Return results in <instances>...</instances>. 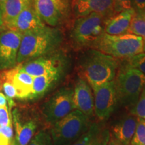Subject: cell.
<instances>
[{
  "mask_svg": "<svg viewBox=\"0 0 145 145\" xmlns=\"http://www.w3.org/2000/svg\"><path fill=\"white\" fill-rule=\"evenodd\" d=\"M107 145H122V144H121V143L117 139H116L112 135L110 136V140H109V142Z\"/></svg>",
  "mask_w": 145,
  "mask_h": 145,
  "instance_id": "cell-33",
  "label": "cell"
},
{
  "mask_svg": "<svg viewBox=\"0 0 145 145\" xmlns=\"http://www.w3.org/2000/svg\"><path fill=\"white\" fill-rule=\"evenodd\" d=\"M60 40L59 33L48 27L23 34L16 62L20 64L40 57L54 48Z\"/></svg>",
  "mask_w": 145,
  "mask_h": 145,
  "instance_id": "cell-2",
  "label": "cell"
},
{
  "mask_svg": "<svg viewBox=\"0 0 145 145\" xmlns=\"http://www.w3.org/2000/svg\"><path fill=\"white\" fill-rule=\"evenodd\" d=\"M144 14H145V11H144Z\"/></svg>",
  "mask_w": 145,
  "mask_h": 145,
  "instance_id": "cell-37",
  "label": "cell"
},
{
  "mask_svg": "<svg viewBox=\"0 0 145 145\" xmlns=\"http://www.w3.org/2000/svg\"><path fill=\"white\" fill-rule=\"evenodd\" d=\"M73 7L80 17L95 13L108 19L119 13L114 0H75Z\"/></svg>",
  "mask_w": 145,
  "mask_h": 145,
  "instance_id": "cell-11",
  "label": "cell"
},
{
  "mask_svg": "<svg viewBox=\"0 0 145 145\" xmlns=\"http://www.w3.org/2000/svg\"><path fill=\"white\" fill-rule=\"evenodd\" d=\"M28 145H52L51 137L48 132L42 130L34 136Z\"/></svg>",
  "mask_w": 145,
  "mask_h": 145,
  "instance_id": "cell-25",
  "label": "cell"
},
{
  "mask_svg": "<svg viewBox=\"0 0 145 145\" xmlns=\"http://www.w3.org/2000/svg\"><path fill=\"white\" fill-rule=\"evenodd\" d=\"M128 33L140 36L145 42V14L144 12L135 13L132 18Z\"/></svg>",
  "mask_w": 145,
  "mask_h": 145,
  "instance_id": "cell-22",
  "label": "cell"
},
{
  "mask_svg": "<svg viewBox=\"0 0 145 145\" xmlns=\"http://www.w3.org/2000/svg\"><path fill=\"white\" fill-rule=\"evenodd\" d=\"M22 34L12 30H6L0 34V69L14 67Z\"/></svg>",
  "mask_w": 145,
  "mask_h": 145,
  "instance_id": "cell-9",
  "label": "cell"
},
{
  "mask_svg": "<svg viewBox=\"0 0 145 145\" xmlns=\"http://www.w3.org/2000/svg\"><path fill=\"white\" fill-rule=\"evenodd\" d=\"M59 77L60 73H53L34 77L31 99L44 95L59 79Z\"/></svg>",
  "mask_w": 145,
  "mask_h": 145,
  "instance_id": "cell-21",
  "label": "cell"
},
{
  "mask_svg": "<svg viewBox=\"0 0 145 145\" xmlns=\"http://www.w3.org/2000/svg\"><path fill=\"white\" fill-rule=\"evenodd\" d=\"M138 117L132 114L127 116L112 128V136L122 145L130 144L137 128Z\"/></svg>",
  "mask_w": 145,
  "mask_h": 145,
  "instance_id": "cell-17",
  "label": "cell"
},
{
  "mask_svg": "<svg viewBox=\"0 0 145 145\" xmlns=\"http://www.w3.org/2000/svg\"><path fill=\"white\" fill-rule=\"evenodd\" d=\"M128 145H132V144H128Z\"/></svg>",
  "mask_w": 145,
  "mask_h": 145,
  "instance_id": "cell-38",
  "label": "cell"
},
{
  "mask_svg": "<svg viewBox=\"0 0 145 145\" xmlns=\"http://www.w3.org/2000/svg\"><path fill=\"white\" fill-rule=\"evenodd\" d=\"M94 112L100 120H107L114 112L118 103L114 80L93 88Z\"/></svg>",
  "mask_w": 145,
  "mask_h": 145,
  "instance_id": "cell-8",
  "label": "cell"
},
{
  "mask_svg": "<svg viewBox=\"0 0 145 145\" xmlns=\"http://www.w3.org/2000/svg\"><path fill=\"white\" fill-rule=\"evenodd\" d=\"M130 144L145 145V119L138 118L137 128Z\"/></svg>",
  "mask_w": 145,
  "mask_h": 145,
  "instance_id": "cell-23",
  "label": "cell"
},
{
  "mask_svg": "<svg viewBox=\"0 0 145 145\" xmlns=\"http://www.w3.org/2000/svg\"><path fill=\"white\" fill-rule=\"evenodd\" d=\"M73 91L75 110L90 117L94 112V97L89 85L82 77H79L76 81Z\"/></svg>",
  "mask_w": 145,
  "mask_h": 145,
  "instance_id": "cell-13",
  "label": "cell"
},
{
  "mask_svg": "<svg viewBox=\"0 0 145 145\" xmlns=\"http://www.w3.org/2000/svg\"><path fill=\"white\" fill-rule=\"evenodd\" d=\"M3 30V22L2 12H1V8H0V30Z\"/></svg>",
  "mask_w": 145,
  "mask_h": 145,
  "instance_id": "cell-34",
  "label": "cell"
},
{
  "mask_svg": "<svg viewBox=\"0 0 145 145\" xmlns=\"http://www.w3.org/2000/svg\"><path fill=\"white\" fill-rule=\"evenodd\" d=\"M132 114L136 116L145 119V86L135 107L132 110Z\"/></svg>",
  "mask_w": 145,
  "mask_h": 145,
  "instance_id": "cell-27",
  "label": "cell"
},
{
  "mask_svg": "<svg viewBox=\"0 0 145 145\" xmlns=\"http://www.w3.org/2000/svg\"><path fill=\"white\" fill-rule=\"evenodd\" d=\"M7 103H8V101H7L5 95L3 93L0 92V108L7 106Z\"/></svg>",
  "mask_w": 145,
  "mask_h": 145,
  "instance_id": "cell-32",
  "label": "cell"
},
{
  "mask_svg": "<svg viewBox=\"0 0 145 145\" xmlns=\"http://www.w3.org/2000/svg\"><path fill=\"white\" fill-rule=\"evenodd\" d=\"M145 52V42H144V52Z\"/></svg>",
  "mask_w": 145,
  "mask_h": 145,
  "instance_id": "cell-36",
  "label": "cell"
},
{
  "mask_svg": "<svg viewBox=\"0 0 145 145\" xmlns=\"http://www.w3.org/2000/svg\"><path fill=\"white\" fill-rule=\"evenodd\" d=\"M116 5L118 12H121L124 10L132 8V0H114Z\"/></svg>",
  "mask_w": 145,
  "mask_h": 145,
  "instance_id": "cell-29",
  "label": "cell"
},
{
  "mask_svg": "<svg viewBox=\"0 0 145 145\" xmlns=\"http://www.w3.org/2000/svg\"><path fill=\"white\" fill-rule=\"evenodd\" d=\"M13 120L17 145H28L33 138L37 128L36 122L30 120L22 123L20 120V114L17 110L13 112Z\"/></svg>",
  "mask_w": 145,
  "mask_h": 145,
  "instance_id": "cell-18",
  "label": "cell"
},
{
  "mask_svg": "<svg viewBox=\"0 0 145 145\" xmlns=\"http://www.w3.org/2000/svg\"><path fill=\"white\" fill-rule=\"evenodd\" d=\"M73 93L72 88H62L46 101L43 114L47 122L53 125L75 110Z\"/></svg>",
  "mask_w": 145,
  "mask_h": 145,
  "instance_id": "cell-7",
  "label": "cell"
},
{
  "mask_svg": "<svg viewBox=\"0 0 145 145\" xmlns=\"http://www.w3.org/2000/svg\"><path fill=\"white\" fill-rule=\"evenodd\" d=\"M93 47L116 59H129L144 52V40L130 33L120 36L104 33Z\"/></svg>",
  "mask_w": 145,
  "mask_h": 145,
  "instance_id": "cell-4",
  "label": "cell"
},
{
  "mask_svg": "<svg viewBox=\"0 0 145 145\" xmlns=\"http://www.w3.org/2000/svg\"><path fill=\"white\" fill-rule=\"evenodd\" d=\"M107 18L98 14H91L76 21L72 37L81 46H93L105 33Z\"/></svg>",
  "mask_w": 145,
  "mask_h": 145,
  "instance_id": "cell-6",
  "label": "cell"
},
{
  "mask_svg": "<svg viewBox=\"0 0 145 145\" xmlns=\"http://www.w3.org/2000/svg\"><path fill=\"white\" fill-rule=\"evenodd\" d=\"M114 81L118 102L133 109L145 86V75L126 63L118 69Z\"/></svg>",
  "mask_w": 145,
  "mask_h": 145,
  "instance_id": "cell-3",
  "label": "cell"
},
{
  "mask_svg": "<svg viewBox=\"0 0 145 145\" xmlns=\"http://www.w3.org/2000/svg\"><path fill=\"white\" fill-rule=\"evenodd\" d=\"M110 138L108 130L97 124H92L88 131L71 145H107Z\"/></svg>",
  "mask_w": 145,
  "mask_h": 145,
  "instance_id": "cell-20",
  "label": "cell"
},
{
  "mask_svg": "<svg viewBox=\"0 0 145 145\" xmlns=\"http://www.w3.org/2000/svg\"><path fill=\"white\" fill-rule=\"evenodd\" d=\"M118 63L116 58L97 50H91L83 56L80 63L82 78L91 88L113 81Z\"/></svg>",
  "mask_w": 145,
  "mask_h": 145,
  "instance_id": "cell-1",
  "label": "cell"
},
{
  "mask_svg": "<svg viewBox=\"0 0 145 145\" xmlns=\"http://www.w3.org/2000/svg\"><path fill=\"white\" fill-rule=\"evenodd\" d=\"M20 71L32 77H36L48 74L61 73V67L59 63L53 59L39 58L25 64L20 63Z\"/></svg>",
  "mask_w": 145,
  "mask_h": 145,
  "instance_id": "cell-15",
  "label": "cell"
},
{
  "mask_svg": "<svg viewBox=\"0 0 145 145\" xmlns=\"http://www.w3.org/2000/svg\"><path fill=\"white\" fill-rule=\"evenodd\" d=\"M46 27L44 23L38 16L34 8L33 2L27 5L18 16L14 23L12 30L22 34L36 31Z\"/></svg>",
  "mask_w": 145,
  "mask_h": 145,
  "instance_id": "cell-14",
  "label": "cell"
},
{
  "mask_svg": "<svg viewBox=\"0 0 145 145\" xmlns=\"http://www.w3.org/2000/svg\"><path fill=\"white\" fill-rule=\"evenodd\" d=\"M1 132L9 141L12 142L14 138V129L12 124L6 126L1 127Z\"/></svg>",
  "mask_w": 145,
  "mask_h": 145,
  "instance_id": "cell-30",
  "label": "cell"
},
{
  "mask_svg": "<svg viewBox=\"0 0 145 145\" xmlns=\"http://www.w3.org/2000/svg\"><path fill=\"white\" fill-rule=\"evenodd\" d=\"M132 8L136 13H142L145 11V0H132Z\"/></svg>",
  "mask_w": 145,
  "mask_h": 145,
  "instance_id": "cell-31",
  "label": "cell"
},
{
  "mask_svg": "<svg viewBox=\"0 0 145 145\" xmlns=\"http://www.w3.org/2000/svg\"><path fill=\"white\" fill-rule=\"evenodd\" d=\"M34 0H6L2 11L3 30H12L18 16Z\"/></svg>",
  "mask_w": 145,
  "mask_h": 145,
  "instance_id": "cell-19",
  "label": "cell"
},
{
  "mask_svg": "<svg viewBox=\"0 0 145 145\" xmlns=\"http://www.w3.org/2000/svg\"><path fill=\"white\" fill-rule=\"evenodd\" d=\"M126 63L145 75V52L137 54L129 59H127Z\"/></svg>",
  "mask_w": 145,
  "mask_h": 145,
  "instance_id": "cell-26",
  "label": "cell"
},
{
  "mask_svg": "<svg viewBox=\"0 0 145 145\" xmlns=\"http://www.w3.org/2000/svg\"><path fill=\"white\" fill-rule=\"evenodd\" d=\"M133 9L124 10L106 20L105 33L112 36H120L128 33L130 24L135 14Z\"/></svg>",
  "mask_w": 145,
  "mask_h": 145,
  "instance_id": "cell-16",
  "label": "cell"
},
{
  "mask_svg": "<svg viewBox=\"0 0 145 145\" xmlns=\"http://www.w3.org/2000/svg\"><path fill=\"white\" fill-rule=\"evenodd\" d=\"M89 117L77 110L52 125V145H71L79 140L90 126Z\"/></svg>",
  "mask_w": 145,
  "mask_h": 145,
  "instance_id": "cell-5",
  "label": "cell"
},
{
  "mask_svg": "<svg viewBox=\"0 0 145 145\" xmlns=\"http://www.w3.org/2000/svg\"><path fill=\"white\" fill-rule=\"evenodd\" d=\"M1 80H10L20 99H31L34 77L20 71V64L5 70L1 74Z\"/></svg>",
  "mask_w": 145,
  "mask_h": 145,
  "instance_id": "cell-12",
  "label": "cell"
},
{
  "mask_svg": "<svg viewBox=\"0 0 145 145\" xmlns=\"http://www.w3.org/2000/svg\"><path fill=\"white\" fill-rule=\"evenodd\" d=\"M12 124L7 106L0 108V127L8 126Z\"/></svg>",
  "mask_w": 145,
  "mask_h": 145,
  "instance_id": "cell-28",
  "label": "cell"
},
{
  "mask_svg": "<svg viewBox=\"0 0 145 145\" xmlns=\"http://www.w3.org/2000/svg\"><path fill=\"white\" fill-rule=\"evenodd\" d=\"M3 85L2 88L4 92L5 97L8 101V104L9 106V109L11 111V109L15 106V103L14 101V99L17 97V94L14 86L12 84V81L10 80H2Z\"/></svg>",
  "mask_w": 145,
  "mask_h": 145,
  "instance_id": "cell-24",
  "label": "cell"
},
{
  "mask_svg": "<svg viewBox=\"0 0 145 145\" xmlns=\"http://www.w3.org/2000/svg\"><path fill=\"white\" fill-rule=\"evenodd\" d=\"M5 1H6V0H0V8H1V12H2V11H3V6H4Z\"/></svg>",
  "mask_w": 145,
  "mask_h": 145,
  "instance_id": "cell-35",
  "label": "cell"
},
{
  "mask_svg": "<svg viewBox=\"0 0 145 145\" xmlns=\"http://www.w3.org/2000/svg\"><path fill=\"white\" fill-rule=\"evenodd\" d=\"M34 8L43 22L56 26L68 10L67 0H34Z\"/></svg>",
  "mask_w": 145,
  "mask_h": 145,
  "instance_id": "cell-10",
  "label": "cell"
}]
</instances>
